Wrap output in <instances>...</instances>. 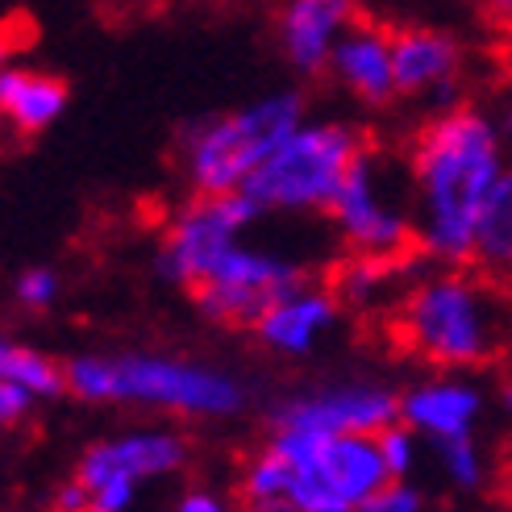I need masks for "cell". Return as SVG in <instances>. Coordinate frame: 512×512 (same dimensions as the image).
I'll list each match as a JSON object with an SVG mask.
<instances>
[{"mask_svg": "<svg viewBox=\"0 0 512 512\" xmlns=\"http://www.w3.org/2000/svg\"><path fill=\"white\" fill-rule=\"evenodd\" d=\"M375 325L396 354L425 367H492L512 354V284L446 267L383 304Z\"/></svg>", "mask_w": 512, "mask_h": 512, "instance_id": "cell-1", "label": "cell"}, {"mask_svg": "<svg viewBox=\"0 0 512 512\" xmlns=\"http://www.w3.org/2000/svg\"><path fill=\"white\" fill-rule=\"evenodd\" d=\"M404 167L425 196V238L450 267L471 263L475 221L500 179V134L492 117L454 105L421 121L404 146Z\"/></svg>", "mask_w": 512, "mask_h": 512, "instance_id": "cell-2", "label": "cell"}, {"mask_svg": "<svg viewBox=\"0 0 512 512\" xmlns=\"http://www.w3.org/2000/svg\"><path fill=\"white\" fill-rule=\"evenodd\" d=\"M67 392L80 400H134L188 417H229L242 408V388L221 371H204L171 358H71Z\"/></svg>", "mask_w": 512, "mask_h": 512, "instance_id": "cell-3", "label": "cell"}, {"mask_svg": "<svg viewBox=\"0 0 512 512\" xmlns=\"http://www.w3.org/2000/svg\"><path fill=\"white\" fill-rule=\"evenodd\" d=\"M375 146L371 130L354 125H317V130H296L271 159H263L246 175L242 192L259 209H329L354 163Z\"/></svg>", "mask_w": 512, "mask_h": 512, "instance_id": "cell-4", "label": "cell"}, {"mask_svg": "<svg viewBox=\"0 0 512 512\" xmlns=\"http://www.w3.org/2000/svg\"><path fill=\"white\" fill-rule=\"evenodd\" d=\"M271 446L292 463L288 500L300 512H358L363 500H371L383 483H392L375 433L313 438V433L271 429Z\"/></svg>", "mask_w": 512, "mask_h": 512, "instance_id": "cell-5", "label": "cell"}, {"mask_svg": "<svg viewBox=\"0 0 512 512\" xmlns=\"http://www.w3.org/2000/svg\"><path fill=\"white\" fill-rule=\"evenodd\" d=\"M300 96H271L234 117H213L188 130L184 163L196 196H229L246 175L271 159L300 125Z\"/></svg>", "mask_w": 512, "mask_h": 512, "instance_id": "cell-6", "label": "cell"}, {"mask_svg": "<svg viewBox=\"0 0 512 512\" xmlns=\"http://www.w3.org/2000/svg\"><path fill=\"white\" fill-rule=\"evenodd\" d=\"M304 288H309V275L296 263L229 246L196 284H188V296L209 321L225 329H254L271 304L288 300Z\"/></svg>", "mask_w": 512, "mask_h": 512, "instance_id": "cell-7", "label": "cell"}, {"mask_svg": "<svg viewBox=\"0 0 512 512\" xmlns=\"http://www.w3.org/2000/svg\"><path fill=\"white\" fill-rule=\"evenodd\" d=\"M254 213H259V204L246 192L192 196L188 209L175 217V225L163 238V254H159L163 275H171L175 284H184V288L196 284V279L234 246V229H242Z\"/></svg>", "mask_w": 512, "mask_h": 512, "instance_id": "cell-8", "label": "cell"}, {"mask_svg": "<svg viewBox=\"0 0 512 512\" xmlns=\"http://www.w3.org/2000/svg\"><path fill=\"white\" fill-rule=\"evenodd\" d=\"M400 421V400L383 388H329L275 408L271 429L279 433H313V438H338V433H383Z\"/></svg>", "mask_w": 512, "mask_h": 512, "instance_id": "cell-9", "label": "cell"}, {"mask_svg": "<svg viewBox=\"0 0 512 512\" xmlns=\"http://www.w3.org/2000/svg\"><path fill=\"white\" fill-rule=\"evenodd\" d=\"M184 463H188V442L179 438V433H130V438L96 442L80 458L75 479H80L88 492L109 488V483H134L138 488V479L171 475Z\"/></svg>", "mask_w": 512, "mask_h": 512, "instance_id": "cell-10", "label": "cell"}, {"mask_svg": "<svg viewBox=\"0 0 512 512\" xmlns=\"http://www.w3.org/2000/svg\"><path fill=\"white\" fill-rule=\"evenodd\" d=\"M392 42V71L396 92L417 96L438 88L446 100L454 92V80L463 75V46L442 30H425V25H388Z\"/></svg>", "mask_w": 512, "mask_h": 512, "instance_id": "cell-11", "label": "cell"}, {"mask_svg": "<svg viewBox=\"0 0 512 512\" xmlns=\"http://www.w3.org/2000/svg\"><path fill=\"white\" fill-rule=\"evenodd\" d=\"M329 67L338 71V80L363 100V105H388L396 96L388 21L358 13V21L346 25V38L334 46V55H329Z\"/></svg>", "mask_w": 512, "mask_h": 512, "instance_id": "cell-12", "label": "cell"}, {"mask_svg": "<svg viewBox=\"0 0 512 512\" xmlns=\"http://www.w3.org/2000/svg\"><path fill=\"white\" fill-rule=\"evenodd\" d=\"M363 5L358 0H288L279 13V38H284V55L300 71H325L334 55V34L342 25H354Z\"/></svg>", "mask_w": 512, "mask_h": 512, "instance_id": "cell-13", "label": "cell"}, {"mask_svg": "<svg viewBox=\"0 0 512 512\" xmlns=\"http://www.w3.org/2000/svg\"><path fill=\"white\" fill-rule=\"evenodd\" d=\"M479 392L467 388V383H425V388H413L400 400V421L413 425L421 433H429L433 442L442 438H467L475 417H479Z\"/></svg>", "mask_w": 512, "mask_h": 512, "instance_id": "cell-14", "label": "cell"}, {"mask_svg": "<svg viewBox=\"0 0 512 512\" xmlns=\"http://www.w3.org/2000/svg\"><path fill=\"white\" fill-rule=\"evenodd\" d=\"M0 105H5V121H9V130H17V138H34L63 113L67 80H59L50 71L9 67L0 75Z\"/></svg>", "mask_w": 512, "mask_h": 512, "instance_id": "cell-15", "label": "cell"}, {"mask_svg": "<svg viewBox=\"0 0 512 512\" xmlns=\"http://www.w3.org/2000/svg\"><path fill=\"white\" fill-rule=\"evenodd\" d=\"M342 304L329 296L325 288H304L288 300H279L271 304V309L263 313V321L254 325V334H259L271 350H284V354H300V350H309L317 342V334L338 317Z\"/></svg>", "mask_w": 512, "mask_h": 512, "instance_id": "cell-16", "label": "cell"}, {"mask_svg": "<svg viewBox=\"0 0 512 512\" xmlns=\"http://www.w3.org/2000/svg\"><path fill=\"white\" fill-rule=\"evenodd\" d=\"M467 267L500 279V284H512V171L500 175L488 200H483Z\"/></svg>", "mask_w": 512, "mask_h": 512, "instance_id": "cell-17", "label": "cell"}, {"mask_svg": "<svg viewBox=\"0 0 512 512\" xmlns=\"http://www.w3.org/2000/svg\"><path fill=\"white\" fill-rule=\"evenodd\" d=\"M0 375H5L9 383H21L25 392H34L38 400H50L67 392V367L50 363L46 354L30 350V346H5L0 350Z\"/></svg>", "mask_w": 512, "mask_h": 512, "instance_id": "cell-18", "label": "cell"}, {"mask_svg": "<svg viewBox=\"0 0 512 512\" xmlns=\"http://www.w3.org/2000/svg\"><path fill=\"white\" fill-rule=\"evenodd\" d=\"M288 492H292V463L267 442V446L242 467L238 500H242V504H267V500H288Z\"/></svg>", "mask_w": 512, "mask_h": 512, "instance_id": "cell-19", "label": "cell"}, {"mask_svg": "<svg viewBox=\"0 0 512 512\" xmlns=\"http://www.w3.org/2000/svg\"><path fill=\"white\" fill-rule=\"evenodd\" d=\"M438 454H442V467H446L454 488L479 492L483 483H488V467H483V454L471 442V433H467V438H442L438 442Z\"/></svg>", "mask_w": 512, "mask_h": 512, "instance_id": "cell-20", "label": "cell"}, {"mask_svg": "<svg viewBox=\"0 0 512 512\" xmlns=\"http://www.w3.org/2000/svg\"><path fill=\"white\" fill-rule=\"evenodd\" d=\"M358 512H425V496L417 488H408L404 479H392L371 500H363Z\"/></svg>", "mask_w": 512, "mask_h": 512, "instance_id": "cell-21", "label": "cell"}, {"mask_svg": "<svg viewBox=\"0 0 512 512\" xmlns=\"http://www.w3.org/2000/svg\"><path fill=\"white\" fill-rule=\"evenodd\" d=\"M375 442H379V450H383V463H388L392 479H404L408 467H413V433H408V429L396 421V425H388L383 433H375Z\"/></svg>", "mask_w": 512, "mask_h": 512, "instance_id": "cell-22", "label": "cell"}, {"mask_svg": "<svg viewBox=\"0 0 512 512\" xmlns=\"http://www.w3.org/2000/svg\"><path fill=\"white\" fill-rule=\"evenodd\" d=\"M55 275L50 271H25L17 279V300L25 304V309H46L50 300H55Z\"/></svg>", "mask_w": 512, "mask_h": 512, "instance_id": "cell-23", "label": "cell"}, {"mask_svg": "<svg viewBox=\"0 0 512 512\" xmlns=\"http://www.w3.org/2000/svg\"><path fill=\"white\" fill-rule=\"evenodd\" d=\"M34 392H25L21 383H0V417H5V425H21L25 417H30V408H34Z\"/></svg>", "mask_w": 512, "mask_h": 512, "instance_id": "cell-24", "label": "cell"}, {"mask_svg": "<svg viewBox=\"0 0 512 512\" xmlns=\"http://www.w3.org/2000/svg\"><path fill=\"white\" fill-rule=\"evenodd\" d=\"M479 21L504 42H512V0H479Z\"/></svg>", "mask_w": 512, "mask_h": 512, "instance_id": "cell-25", "label": "cell"}, {"mask_svg": "<svg viewBox=\"0 0 512 512\" xmlns=\"http://www.w3.org/2000/svg\"><path fill=\"white\" fill-rule=\"evenodd\" d=\"M175 512H229L225 500H217L213 492H188L184 500H179Z\"/></svg>", "mask_w": 512, "mask_h": 512, "instance_id": "cell-26", "label": "cell"}, {"mask_svg": "<svg viewBox=\"0 0 512 512\" xmlns=\"http://www.w3.org/2000/svg\"><path fill=\"white\" fill-rule=\"evenodd\" d=\"M242 512H300L292 500H267V504H242Z\"/></svg>", "mask_w": 512, "mask_h": 512, "instance_id": "cell-27", "label": "cell"}, {"mask_svg": "<svg viewBox=\"0 0 512 512\" xmlns=\"http://www.w3.org/2000/svg\"><path fill=\"white\" fill-rule=\"evenodd\" d=\"M500 500H504V508L512 512V463L500 467Z\"/></svg>", "mask_w": 512, "mask_h": 512, "instance_id": "cell-28", "label": "cell"}, {"mask_svg": "<svg viewBox=\"0 0 512 512\" xmlns=\"http://www.w3.org/2000/svg\"><path fill=\"white\" fill-rule=\"evenodd\" d=\"M500 396H504V408H508V417H512V375L504 379V388H500Z\"/></svg>", "mask_w": 512, "mask_h": 512, "instance_id": "cell-29", "label": "cell"}]
</instances>
